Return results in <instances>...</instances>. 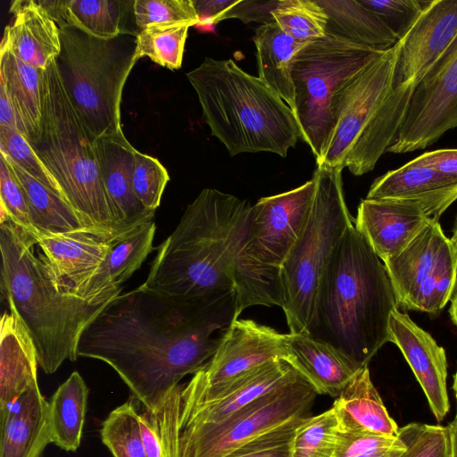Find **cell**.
<instances>
[{
	"mask_svg": "<svg viewBox=\"0 0 457 457\" xmlns=\"http://www.w3.org/2000/svg\"><path fill=\"white\" fill-rule=\"evenodd\" d=\"M238 319L235 290L187 299L139 286L120 294L82 332L78 355L110 365L153 412L180 380L205 367Z\"/></svg>",
	"mask_w": 457,
	"mask_h": 457,
	"instance_id": "6da1fadb",
	"label": "cell"
},
{
	"mask_svg": "<svg viewBox=\"0 0 457 457\" xmlns=\"http://www.w3.org/2000/svg\"><path fill=\"white\" fill-rule=\"evenodd\" d=\"M396 308L384 262L353 224L321 276L304 334L361 369L389 342V319Z\"/></svg>",
	"mask_w": 457,
	"mask_h": 457,
	"instance_id": "7a4b0ae2",
	"label": "cell"
},
{
	"mask_svg": "<svg viewBox=\"0 0 457 457\" xmlns=\"http://www.w3.org/2000/svg\"><path fill=\"white\" fill-rule=\"evenodd\" d=\"M36 245L30 233L0 216L1 293L32 339L38 366L52 374L66 360L78 359L82 332L122 288L95 299L66 293Z\"/></svg>",
	"mask_w": 457,
	"mask_h": 457,
	"instance_id": "3957f363",
	"label": "cell"
},
{
	"mask_svg": "<svg viewBox=\"0 0 457 457\" xmlns=\"http://www.w3.org/2000/svg\"><path fill=\"white\" fill-rule=\"evenodd\" d=\"M252 204L214 188L190 203L176 228L160 245L142 287L195 299L234 291L236 260Z\"/></svg>",
	"mask_w": 457,
	"mask_h": 457,
	"instance_id": "277c9868",
	"label": "cell"
},
{
	"mask_svg": "<svg viewBox=\"0 0 457 457\" xmlns=\"http://www.w3.org/2000/svg\"><path fill=\"white\" fill-rule=\"evenodd\" d=\"M187 78L212 136L231 156L270 152L286 157L302 138L290 107L232 59L205 57Z\"/></svg>",
	"mask_w": 457,
	"mask_h": 457,
	"instance_id": "5b68a950",
	"label": "cell"
},
{
	"mask_svg": "<svg viewBox=\"0 0 457 457\" xmlns=\"http://www.w3.org/2000/svg\"><path fill=\"white\" fill-rule=\"evenodd\" d=\"M40 131L29 141L87 228L120 237L132 230L119 222L104 187L96 137L74 109L56 61L42 71Z\"/></svg>",
	"mask_w": 457,
	"mask_h": 457,
	"instance_id": "8992f818",
	"label": "cell"
},
{
	"mask_svg": "<svg viewBox=\"0 0 457 457\" xmlns=\"http://www.w3.org/2000/svg\"><path fill=\"white\" fill-rule=\"evenodd\" d=\"M399 40L334 94L333 129L320 168H348L355 176L372 170L393 144L414 86L392 89Z\"/></svg>",
	"mask_w": 457,
	"mask_h": 457,
	"instance_id": "52a82bcc",
	"label": "cell"
},
{
	"mask_svg": "<svg viewBox=\"0 0 457 457\" xmlns=\"http://www.w3.org/2000/svg\"><path fill=\"white\" fill-rule=\"evenodd\" d=\"M315 180L265 196L252 205L234 269L237 313L253 305L284 303L280 270L310 216Z\"/></svg>",
	"mask_w": 457,
	"mask_h": 457,
	"instance_id": "ba28073f",
	"label": "cell"
},
{
	"mask_svg": "<svg viewBox=\"0 0 457 457\" xmlns=\"http://www.w3.org/2000/svg\"><path fill=\"white\" fill-rule=\"evenodd\" d=\"M55 59L66 93L96 138L123 133L120 104L124 85L139 59L135 35L102 39L71 27H59Z\"/></svg>",
	"mask_w": 457,
	"mask_h": 457,
	"instance_id": "9c48e42d",
	"label": "cell"
},
{
	"mask_svg": "<svg viewBox=\"0 0 457 457\" xmlns=\"http://www.w3.org/2000/svg\"><path fill=\"white\" fill-rule=\"evenodd\" d=\"M339 167L314 170L315 195L308 221L280 270L282 309L291 334H304L318 286L336 247L354 224Z\"/></svg>",
	"mask_w": 457,
	"mask_h": 457,
	"instance_id": "30bf717a",
	"label": "cell"
},
{
	"mask_svg": "<svg viewBox=\"0 0 457 457\" xmlns=\"http://www.w3.org/2000/svg\"><path fill=\"white\" fill-rule=\"evenodd\" d=\"M386 51L326 35L310 41L297 53L292 70L293 112L301 139L309 145L317 164L323 157L333 129L334 94Z\"/></svg>",
	"mask_w": 457,
	"mask_h": 457,
	"instance_id": "8fae6325",
	"label": "cell"
},
{
	"mask_svg": "<svg viewBox=\"0 0 457 457\" xmlns=\"http://www.w3.org/2000/svg\"><path fill=\"white\" fill-rule=\"evenodd\" d=\"M317 392L300 374L270 391L225 422L184 438L162 457H227L255 437L297 418L309 416Z\"/></svg>",
	"mask_w": 457,
	"mask_h": 457,
	"instance_id": "7c38bea8",
	"label": "cell"
},
{
	"mask_svg": "<svg viewBox=\"0 0 457 457\" xmlns=\"http://www.w3.org/2000/svg\"><path fill=\"white\" fill-rule=\"evenodd\" d=\"M396 303L406 310L439 313L457 284V245L430 219L398 254L383 262Z\"/></svg>",
	"mask_w": 457,
	"mask_h": 457,
	"instance_id": "4fadbf2b",
	"label": "cell"
},
{
	"mask_svg": "<svg viewBox=\"0 0 457 457\" xmlns=\"http://www.w3.org/2000/svg\"><path fill=\"white\" fill-rule=\"evenodd\" d=\"M287 339L288 334L254 320H235L222 333L220 345L205 367L173 388L160 406L189 408L200 404L257 367L271 361H286Z\"/></svg>",
	"mask_w": 457,
	"mask_h": 457,
	"instance_id": "5bb4252c",
	"label": "cell"
},
{
	"mask_svg": "<svg viewBox=\"0 0 457 457\" xmlns=\"http://www.w3.org/2000/svg\"><path fill=\"white\" fill-rule=\"evenodd\" d=\"M457 128V37L415 87L396 137L386 152L411 153Z\"/></svg>",
	"mask_w": 457,
	"mask_h": 457,
	"instance_id": "9a60e30c",
	"label": "cell"
},
{
	"mask_svg": "<svg viewBox=\"0 0 457 457\" xmlns=\"http://www.w3.org/2000/svg\"><path fill=\"white\" fill-rule=\"evenodd\" d=\"M457 37V0L428 1L399 39L392 88L414 86L441 58Z\"/></svg>",
	"mask_w": 457,
	"mask_h": 457,
	"instance_id": "2e32d148",
	"label": "cell"
},
{
	"mask_svg": "<svg viewBox=\"0 0 457 457\" xmlns=\"http://www.w3.org/2000/svg\"><path fill=\"white\" fill-rule=\"evenodd\" d=\"M389 337V342L398 346L410 365L436 420L442 421L450 410L445 349L398 308L390 315Z\"/></svg>",
	"mask_w": 457,
	"mask_h": 457,
	"instance_id": "e0dca14e",
	"label": "cell"
},
{
	"mask_svg": "<svg viewBox=\"0 0 457 457\" xmlns=\"http://www.w3.org/2000/svg\"><path fill=\"white\" fill-rule=\"evenodd\" d=\"M430 219L416 203L365 198L358 206L354 226L385 262L400 253Z\"/></svg>",
	"mask_w": 457,
	"mask_h": 457,
	"instance_id": "ac0fdd59",
	"label": "cell"
},
{
	"mask_svg": "<svg viewBox=\"0 0 457 457\" xmlns=\"http://www.w3.org/2000/svg\"><path fill=\"white\" fill-rule=\"evenodd\" d=\"M126 235L112 237L92 229H81L32 236L54 268L62 289L73 294L98 269L114 244Z\"/></svg>",
	"mask_w": 457,
	"mask_h": 457,
	"instance_id": "d6986e66",
	"label": "cell"
},
{
	"mask_svg": "<svg viewBox=\"0 0 457 457\" xmlns=\"http://www.w3.org/2000/svg\"><path fill=\"white\" fill-rule=\"evenodd\" d=\"M366 198L416 203L429 218L438 220L457 200V179L441 174L418 156L376 179Z\"/></svg>",
	"mask_w": 457,
	"mask_h": 457,
	"instance_id": "ffe728a7",
	"label": "cell"
},
{
	"mask_svg": "<svg viewBox=\"0 0 457 457\" xmlns=\"http://www.w3.org/2000/svg\"><path fill=\"white\" fill-rule=\"evenodd\" d=\"M12 21L4 30L0 49L46 70L61 52L60 29L37 0H14Z\"/></svg>",
	"mask_w": 457,
	"mask_h": 457,
	"instance_id": "44dd1931",
	"label": "cell"
},
{
	"mask_svg": "<svg viewBox=\"0 0 457 457\" xmlns=\"http://www.w3.org/2000/svg\"><path fill=\"white\" fill-rule=\"evenodd\" d=\"M0 457H40L52 443L49 402L37 383L0 407Z\"/></svg>",
	"mask_w": 457,
	"mask_h": 457,
	"instance_id": "7402d4cb",
	"label": "cell"
},
{
	"mask_svg": "<svg viewBox=\"0 0 457 457\" xmlns=\"http://www.w3.org/2000/svg\"><path fill=\"white\" fill-rule=\"evenodd\" d=\"M103 180L120 225L133 230L153 220L155 212L146 210L133 188L135 150L124 133L96 138Z\"/></svg>",
	"mask_w": 457,
	"mask_h": 457,
	"instance_id": "603a6c76",
	"label": "cell"
},
{
	"mask_svg": "<svg viewBox=\"0 0 457 457\" xmlns=\"http://www.w3.org/2000/svg\"><path fill=\"white\" fill-rule=\"evenodd\" d=\"M286 361L317 394L335 398L360 370L332 346L305 334L288 333Z\"/></svg>",
	"mask_w": 457,
	"mask_h": 457,
	"instance_id": "cb8c5ba5",
	"label": "cell"
},
{
	"mask_svg": "<svg viewBox=\"0 0 457 457\" xmlns=\"http://www.w3.org/2000/svg\"><path fill=\"white\" fill-rule=\"evenodd\" d=\"M332 407L340 431L397 437L399 427L374 386L368 366L356 372Z\"/></svg>",
	"mask_w": 457,
	"mask_h": 457,
	"instance_id": "d4e9b609",
	"label": "cell"
},
{
	"mask_svg": "<svg viewBox=\"0 0 457 457\" xmlns=\"http://www.w3.org/2000/svg\"><path fill=\"white\" fill-rule=\"evenodd\" d=\"M57 23L71 26L97 38L111 39L121 34L137 35L128 27L133 16V1L37 0Z\"/></svg>",
	"mask_w": 457,
	"mask_h": 457,
	"instance_id": "484cf974",
	"label": "cell"
},
{
	"mask_svg": "<svg viewBox=\"0 0 457 457\" xmlns=\"http://www.w3.org/2000/svg\"><path fill=\"white\" fill-rule=\"evenodd\" d=\"M155 230V223L151 220L117 241L98 269L73 295L84 299H95L120 289V284L141 267L154 250Z\"/></svg>",
	"mask_w": 457,
	"mask_h": 457,
	"instance_id": "4316f807",
	"label": "cell"
},
{
	"mask_svg": "<svg viewBox=\"0 0 457 457\" xmlns=\"http://www.w3.org/2000/svg\"><path fill=\"white\" fill-rule=\"evenodd\" d=\"M37 365L32 339L18 319L4 312L0 322V407L37 383Z\"/></svg>",
	"mask_w": 457,
	"mask_h": 457,
	"instance_id": "83f0119b",
	"label": "cell"
},
{
	"mask_svg": "<svg viewBox=\"0 0 457 457\" xmlns=\"http://www.w3.org/2000/svg\"><path fill=\"white\" fill-rule=\"evenodd\" d=\"M258 78L293 111L295 89L292 70L297 53L309 42L285 33L274 21L261 24L253 37Z\"/></svg>",
	"mask_w": 457,
	"mask_h": 457,
	"instance_id": "f1b7e54d",
	"label": "cell"
},
{
	"mask_svg": "<svg viewBox=\"0 0 457 457\" xmlns=\"http://www.w3.org/2000/svg\"><path fill=\"white\" fill-rule=\"evenodd\" d=\"M328 15L326 35L387 50L398 41L395 33L359 0H317Z\"/></svg>",
	"mask_w": 457,
	"mask_h": 457,
	"instance_id": "f546056e",
	"label": "cell"
},
{
	"mask_svg": "<svg viewBox=\"0 0 457 457\" xmlns=\"http://www.w3.org/2000/svg\"><path fill=\"white\" fill-rule=\"evenodd\" d=\"M42 71L0 49V87L24 126L29 141H35L40 131Z\"/></svg>",
	"mask_w": 457,
	"mask_h": 457,
	"instance_id": "4dcf8cb0",
	"label": "cell"
},
{
	"mask_svg": "<svg viewBox=\"0 0 457 457\" xmlns=\"http://www.w3.org/2000/svg\"><path fill=\"white\" fill-rule=\"evenodd\" d=\"M0 154L8 162L24 189L34 234L56 235L89 229L63 198L27 174L4 154Z\"/></svg>",
	"mask_w": 457,
	"mask_h": 457,
	"instance_id": "1f68e13d",
	"label": "cell"
},
{
	"mask_svg": "<svg viewBox=\"0 0 457 457\" xmlns=\"http://www.w3.org/2000/svg\"><path fill=\"white\" fill-rule=\"evenodd\" d=\"M88 387L78 371L57 388L49 402L52 443L67 452L80 445L87 413Z\"/></svg>",
	"mask_w": 457,
	"mask_h": 457,
	"instance_id": "d6a6232c",
	"label": "cell"
},
{
	"mask_svg": "<svg viewBox=\"0 0 457 457\" xmlns=\"http://www.w3.org/2000/svg\"><path fill=\"white\" fill-rule=\"evenodd\" d=\"M100 434L103 444L113 457H147L135 401H128L112 410L104 420Z\"/></svg>",
	"mask_w": 457,
	"mask_h": 457,
	"instance_id": "836d02e7",
	"label": "cell"
},
{
	"mask_svg": "<svg viewBox=\"0 0 457 457\" xmlns=\"http://www.w3.org/2000/svg\"><path fill=\"white\" fill-rule=\"evenodd\" d=\"M189 28L187 24H167L139 30L136 37L137 57L146 56L162 67L179 70Z\"/></svg>",
	"mask_w": 457,
	"mask_h": 457,
	"instance_id": "e575fe53",
	"label": "cell"
},
{
	"mask_svg": "<svg viewBox=\"0 0 457 457\" xmlns=\"http://www.w3.org/2000/svg\"><path fill=\"white\" fill-rule=\"evenodd\" d=\"M271 13L278 27L296 40L310 42L326 36L328 15L317 0H279Z\"/></svg>",
	"mask_w": 457,
	"mask_h": 457,
	"instance_id": "d590c367",
	"label": "cell"
},
{
	"mask_svg": "<svg viewBox=\"0 0 457 457\" xmlns=\"http://www.w3.org/2000/svg\"><path fill=\"white\" fill-rule=\"evenodd\" d=\"M337 434L338 420L333 407L306 417L292 440V457H334Z\"/></svg>",
	"mask_w": 457,
	"mask_h": 457,
	"instance_id": "8d00e7d4",
	"label": "cell"
},
{
	"mask_svg": "<svg viewBox=\"0 0 457 457\" xmlns=\"http://www.w3.org/2000/svg\"><path fill=\"white\" fill-rule=\"evenodd\" d=\"M397 437L405 447L396 457H452L447 426L409 423L399 428Z\"/></svg>",
	"mask_w": 457,
	"mask_h": 457,
	"instance_id": "74e56055",
	"label": "cell"
},
{
	"mask_svg": "<svg viewBox=\"0 0 457 457\" xmlns=\"http://www.w3.org/2000/svg\"><path fill=\"white\" fill-rule=\"evenodd\" d=\"M133 16L138 30L154 25L199 24L193 0H134Z\"/></svg>",
	"mask_w": 457,
	"mask_h": 457,
	"instance_id": "f35d334b",
	"label": "cell"
},
{
	"mask_svg": "<svg viewBox=\"0 0 457 457\" xmlns=\"http://www.w3.org/2000/svg\"><path fill=\"white\" fill-rule=\"evenodd\" d=\"M0 152L27 174L65 200L59 184L22 133L0 127Z\"/></svg>",
	"mask_w": 457,
	"mask_h": 457,
	"instance_id": "ab89813d",
	"label": "cell"
},
{
	"mask_svg": "<svg viewBox=\"0 0 457 457\" xmlns=\"http://www.w3.org/2000/svg\"><path fill=\"white\" fill-rule=\"evenodd\" d=\"M169 180V173L158 159L135 150L133 188L146 210L155 212L159 207Z\"/></svg>",
	"mask_w": 457,
	"mask_h": 457,
	"instance_id": "60d3db41",
	"label": "cell"
},
{
	"mask_svg": "<svg viewBox=\"0 0 457 457\" xmlns=\"http://www.w3.org/2000/svg\"><path fill=\"white\" fill-rule=\"evenodd\" d=\"M306 417L290 420L255 437L227 457H292V440Z\"/></svg>",
	"mask_w": 457,
	"mask_h": 457,
	"instance_id": "b9f144b4",
	"label": "cell"
},
{
	"mask_svg": "<svg viewBox=\"0 0 457 457\" xmlns=\"http://www.w3.org/2000/svg\"><path fill=\"white\" fill-rule=\"evenodd\" d=\"M0 216L10 218L29 233L35 230L31 225L24 189L8 162L0 154Z\"/></svg>",
	"mask_w": 457,
	"mask_h": 457,
	"instance_id": "7bdbcfd3",
	"label": "cell"
},
{
	"mask_svg": "<svg viewBox=\"0 0 457 457\" xmlns=\"http://www.w3.org/2000/svg\"><path fill=\"white\" fill-rule=\"evenodd\" d=\"M375 12L402 39L412 27L428 1L420 0H359Z\"/></svg>",
	"mask_w": 457,
	"mask_h": 457,
	"instance_id": "ee69618b",
	"label": "cell"
},
{
	"mask_svg": "<svg viewBox=\"0 0 457 457\" xmlns=\"http://www.w3.org/2000/svg\"><path fill=\"white\" fill-rule=\"evenodd\" d=\"M279 0L273 1H246L239 0L237 4L233 5L230 9L225 12L219 22L228 19H239L244 23L251 21L261 22L268 24L274 22L272 11L278 6Z\"/></svg>",
	"mask_w": 457,
	"mask_h": 457,
	"instance_id": "f6af8a7d",
	"label": "cell"
},
{
	"mask_svg": "<svg viewBox=\"0 0 457 457\" xmlns=\"http://www.w3.org/2000/svg\"><path fill=\"white\" fill-rule=\"evenodd\" d=\"M419 158L441 174L457 179V148L426 152Z\"/></svg>",
	"mask_w": 457,
	"mask_h": 457,
	"instance_id": "bcb514c9",
	"label": "cell"
},
{
	"mask_svg": "<svg viewBox=\"0 0 457 457\" xmlns=\"http://www.w3.org/2000/svg\"><path fill=\"white\" fill-rule=\"evenodd\" d=\"M141 436L147 457H162L161 440L150 412L138 408Z\"/></svg>",
	"mask_w": 457,
	"mask_h": 457,
	"instance_id": "7dc6e473",
	"label": "cell"
},
{
	"mask_svg": "<svg viewBox=\"0 0 457 457\" xmlns=\"http://www.w3.org/2000/svg\"><path fill=\"white\" fill-rule=\"evenodd\" d=\"M199 23L216 24L220 16L239 0H193Z\"/></svg>",
	"mask_w": 457,
	"mask_h": 457,
	"instance_id": "c3c4849f",
	"label": "cell"
},
{
	"mask_svg": "<svg viewBox=\"0 0 457 457\" xmlns=\"http://www.w3.org/2000/svg\"><path fill=\"white\" fill-rule=\"evenodd\" d=\"M0 127L18 130L27 137V131L2 87H0Z\"/></svg>",
	"mask_w": 457,
	"mask_h": 457,
	"instance_id": "681fc988",
	"label": "cell"
},
{
	"mask_svg": "<svg viewBox=\"0 0 457 457\" xmlns=\"http://www.w3.org/2000/svg\"><path fill=\"white\" fill-rule=\"evenodd\" d=\"M404 447L405 446L402 442L401 445L392 448L372 451L353 457H396L400 453H402L404 450Z\"/></svg>",
	"mask_w": 457,
	"mask_h": 457,
	"instance_id": "f907efd6",
	"label": "cell"
},
{
	"mask_svg": "<svg viewBox=\"0 0 457 457\" xmlns=\"http://www.w3.org/2000/svg\"><path fill=\"white\" fill-rule=\"evenodd\" d=\"M452 443V457H457V419L447 425Z\"/></svg>",
	"mask_w": 457,
	"mask_h": 457,
	"instance_id": "816d5d0a",
	"label": "cell"
},
{
	"mask_svg": "<svg viewBox=\"0 0 457 457\" xmlns=\"http://www.w3.org/2000/svg\"><path fill=\"white\" fill-rule=\"evenodd\" d=\"M450 315L453 322L457 327V284L451 298Z\"/></svg>",
	"mask_w": 457,
	"mask_h": 457,
	"instance_id": "f5cc1de1",
	"label": "cell"
},
{
	"mask_svg": "<svg viewBox=\"0 0 457 457\" xmlns=\"http://www.w3.org/2000/svg\"><path fill=\"white\" fill-rule=\"evenodd\" d=\"M453 390L454 392V396H455L456 403H457V370H456V372L453 375ZM455 419H457V412H456Z\"/></svg>",
	"mask_w": 457,
	"mask_h": 457,
	"instance_id": "db71d44e",
	"label": "cell"
},
{
	"mask_svg": "<svg viewBox=\"0 0 457 457\" xmlns=\"http://www.w3.org/2000/svg\"><path fill=\"white\" fill-rule=\"evenodd\" d=\"M452 240L457 245V216L453 223Z\"/></svg>",
	"mask_w": 457,
	"mask_h": 457,
	"instance_id": "11a10c76",
	"label": "cell"
}]
</instances>
